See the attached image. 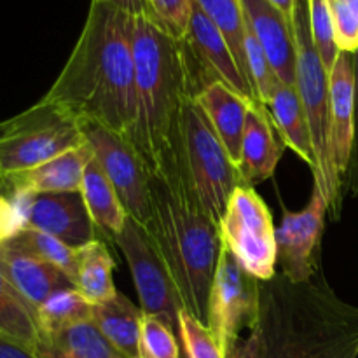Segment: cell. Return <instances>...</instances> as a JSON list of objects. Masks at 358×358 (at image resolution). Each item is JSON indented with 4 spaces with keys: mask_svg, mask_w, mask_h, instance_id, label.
I'll use <instances>...</instances> for the list:
<instances>
[{
    "mask_svg": "<svg viewBox=\"0 0 358 358\" xmlns=\"http://www.w3.org/2000/svg\"><path fill=\"white\" fill-rule=\"evenodd\" d=\"M133 20L108 3L91 2L76 48L42 100L129 140L136 119Z\"/></svg>",
    "mask_w": 358,
    "mask_h": 358,
    "instance_id": "6da1fadb",
    "label": "cell"
},
{
    "mask_svg": "<svg viewBox=\"0 0 358 358\" xmlns=\"http://www.w3.org/2000/svg\"><path fill=\"white\" fill-rule=\"evenodd\" d=\"M233 358H358V308L343 303L322 269L304 283L261 282V313Z\"/></svg>",
    "mask_w": 358,
    "mask_h": 358,
    "instance_id": "7a4b0ae2",
    "label": "cell"
},
{
    "mask_svg": "<svg viewBox=\"0 0 358 358\" xmlns=\"http://www.w3.org/2000/svg\"><path fill=\"white\" fill-rule=\"evenodd\" d=\"M136 119L129 142L149 173L175 159L182 105L215 80L185 41H177L145 16L133 20Z\"/></svg>",
    "mask_w": 358,
    "mask_h": 358,
    "instance_id": "3957f363",
    "label": "cell"
},
{
    "mask_svg": "<svg viewBox=\"0 0 358 358\" xmlns=\"http://www.w3.org/2000/svg\"><path fill=\"white\" fill-rule=\"evenodd\" d=\"M149 233L170 275L180 310L199 322L208 320V301L219 262V224L213 222L189 191L177 157L163 170L149 173Z\"/></svg>",
    "mask_w": 358,
    "mask_h": 358,
    "instance_id": "277c9868",
    "label": "cell"
},
{
    "mask_svg": "<svg viewBox=\"0 0 358 358\" xmlns=\"http://www.w3.org/2000/svg\"><path fill=\"white\" fill-rule=\"evenodd\" d=\"M294 41H296V91L303 103L313 143L315 163L313 180L318 182L329 201V212L334 219L341 213V177L336 170L331 135V86L329 72L315 48L310 23V2L297 0L292 16Z\"/></svg>",
    "mask_w": 358,
    "mask_h": 358,
    "instance_id": "5b68a950",
    "label": "cell"
},
{
    "mask_svg": "<svg viewBox=\"0 0 358 358\" xmlns=\"http://www.w3.org/2000/svg\"><path fill=\"white\" fill-rule=\"evenodd\" d=\"M175 157L189 191L215 224L240 185L238 168L196 98L182 105Z\"/></svg>",
    "mask_w": 358,
    "mask_h": 358,
    "instance_id": "8992f818",
    "label": "cell"
},
{
    "mask_svg": "<svg viewBox=\"0 0 358 358\" xmlns=\"http://www.w3.org/2000/svg\"><path fill=\"white\" fill-rule=\"evenodd\" d=\"M84 142L79 121L56 105L38 100L0 122V177L30 170Z\"/></svg>",
    "mask_w": 358,
    "mask_h": 358,
    "instance_id": "52a82bcc",
    "label": "cell"
},
{
    "mask_svg": "<svg viewBox=\"0 0 358 358\" xmlns=\"http://www.w3.org/2000/svg\"><path fill=\"white\" fill-rule=\"evenodd\" d=\"M220 241L259 282L276 275V229L254 187L238 185L219 222Z\"/></svg>",
    "mask_w": 358,
    "mask_h": 358,
    "instance_id": "ba28073f",
    "label": "cell"
},
{
    "mask_svg": "<svg viewBox=\"0 0 358 358\" xmlns=\"http://www.w3.org/2000/svg\"><path fill=\"white\" fill-rule=\"evenodd\" d=\"M261 313V282L222 245L208 301L206 325L224 358H233L243 331L255 327Z\"/></svg>",
    "mask_w": 358,
    "mask_h": 358,
    "instance_id": "9c48e42d",
    "label": "cell"
},
{
    "mask_svg": "<svg viewBox=\"0 0 358 358\" xmlns=\"http://www.w3.org/2000/svg\"><path fill=\"white\" fill-rule=\"evenodd\" d=\"M84 140L114 185L128 217L142 227L150 220L149 171L128 138L100 124L80 122Z\"/></svg>",
    "mask_w": 358,
    "mask_h": 358,
    "instance_id": "30bf717a",
    "label": "cell"
},
{
    "mask_svg": "<svg viewBox=\"0 0 358 358\" xmlns=\"http://www.w3.org/2000/svg\"><path fill=\"white\" fill-rule=\"evenodd\" d=\"M112 241L128 262L143 313L163 318L178 332L180 304L177 292L145 227L128 217L122 231Z\"/></svg>",
    "mask_w": 358,
    "mask_h": 358,
    "instance_id": "8fae6325",
    "label": "cell"
},
{
    "mask_svg": "<svg viewBox=\"0 0 358 358\" xmlns=\"http://www.w3.org/2000/svg\"><path fill=\"white\" fill-rule=\"evenodd\" d=\"M329 201L320 184L313 182V192L306 208L285 212L276 231V266L280 275L292 283H304L320 271V248Z\"/></svg>",
    "mask_w": 358,
    "mask_h": 358,
    "instance_id": "7c38bea8",
    "label": "cell"
},
{
    "mask_svg": "<svg viewBox=\"0 0 358 358\" xmlns=\"http://www.w3.org/2000/svg\"><path fill=\"white\" fill-rule=\"evenodd\" d=\"M21 219V229L42 231L72 248L91 243L94 224L80 192H45V194L9 196Z\"/></svg>",
    "mask_w": 358,
    "mask_h": 358,
    "instance_id": "4fadbf2b",
    "label": "cell"
},
{
    "mask_svg": "<svg viewBox=\"0 0 358 358\" xmlns=\"http://www.w3.org/2000/svg\"><path fill=\"white\" fill-rule=\"evenodd\" d=\"M185 42L189 44L191 51L194 52L198 62L203 65V69L210 73V77L215 83L220 80V83L233 87L243 98H247L248 101L259 103L254 90L248 84V80L245 79L243 72H241L240 65H238L236 58H234L233 51L227 44L226 37L220 34L219 28L199 9L196 2Z\"/></svg>",
    "mask_w": 358,
    "mask_h": 358,
    "instance_id": "5bb4252c",
    "label": "cell"
},
{
    "mask_svg": "<svg viewBox=\"0 0 358 358\" xmlns=\"http://www.w3.org/2000/svg\"><path fill=\"white\" fill-rule=\"evenodd\" d=\"M247 27L264 49L273 70L285 86L296 87V41L292 21L268 0H241Z\"/></svg>",
    "mask_w": 358,
    "mask_h": 358,
    "instance_id": "9a60e30c",
    "label": "cell"
},
{
    "mask_svg": "<svg viewBox=\"0 0 358 358\" xmlns=\"http://www.w3.org/2000/svg\"><path fill=\"white\" fill-rule=\"evenodd\" d=\"M0 271L24 303L37 310L52 296L65 289H76L72 280L49 262L13 247L7 241L0 243Z\"/></svg>",
    "mask_w": 358,
    "mask_h": 358,
    "instance_id": "2e32d148",
    "label": "cell"
},
{
    "mask_svg": "<svg viewBox=\"0 0 358 358\" xmlns=\"http://www.w3.org/2000/svg\"><path fill=\"white\" fill-rule=\"evenodd\" d=\"M93 150L86 142L65 150L59 156L6 177L7 192L13 194H45V192H80L83 177Z\"/></svg>",
    "mask_w": 358,
    "mask_h": 358,
    "instance_id": "e0dca14e",
    "label": "cell"
},
{
    "mask_svg": "<svg viewBox=\"0 0 358 358\" xmlns=\"http://www.w3.org/2000/svg\"><path fill=\"white\" fill-rule=\"evenodd\" d=\"M282 152L283 145L276 140L268 108L261 103H252L247 112L240 159L236 163L240 185L255 187L271 178Z\"/></svg>",
    "mask_w": 358,
    "mask_h": 358,
    "instance_id": "ac0fdd59",
    "label": "cell"
},
{
    "mask_svg": "<svg viewBox=\"0 0 358 358\" xmlns=\"http://www.w3.org/2000/svg\"><path fill=\"white\" fill-rule=\"evenodd\" d=\"M331 86V135L336 170L341 177L348 171L353 145V119H355V66L352 52H339L334 69L329 72Z\"/></svg>",
    "mask_w": 358,
    "mask_h": 358,
    "instance_id": "d6986e66",
    "label": "cell"
},
{
    "mask_svg": "<svg viewBox=\"0 0 358 358\" xmlns=\"http://www.w3.org/2000/svg\"><path fill=\"white\" fill-rule=\"evenodd\" d=\"M199 107L208 117L217 136L224 143L234 163L240 159L241 140H243L247 112L254 101H248L227 84L212 83L196 96Z\"/></svg>",
    "mask_w": 358,
    "mask_h": 358,
    "instance_id": "ffe728a7",
    "label": "cell"
},
{
    "mask_svg": "<svg viewBox=\"0 0 358 358\" xmlns=\"http://www.w3.org/2000/svg\"><path fill=\"white\" fill-rule=\"evenodd\" d=\"M143 311L122 294L93 304V324L112 348L124 358H138Z\"/></svg>",
    "mask_w": 358,
    "mask_h": 358,
    "instance_id": "44dd1931",
    "label": "cell"
},
{
    "mask_svg": "<svg viewBox=\"0 0 358 358\" xmlns=\"http://www.w3.org/2000/svg\"><path fill=\"white\" fill-rule=\"evenodd\" d=\"M266 108L271 115L275 129H278L283 145L290 147L311 168V171H315L317 163H315L310 126L296 87L280 84L266 103Z\"/></svg>",
    "mask_w": 358,
    "mask_h": 358,
    "instance_id": "7402d4cb",
    "label": "cell"
},
{
    "mask_svg": "<svg viewBox=\"0 0 358 358\" xmlns=\"http://www.w3.org/2000/svg\"><path fill=\"white\" fill-rule=\"evenodd\" d=\"M80 194H83L94 227H100L114 240L124 227L128 213H126L114 185L110 184L94 156L91 157L86 171H84Z\"/></svg>",
    "mask_w": 358,
    "mask_h": 358,
    "instance_id": "603a6c76",
    "label": "cell"
},
{
    "mask_svg": "<svg viewBox=\"0 0 358 358\" xmlns=\"http://www.w3.org/2000/svg\"><path fill=\"white\" fill-rule=\"evenodd\" d=\"M35 355L38 358H124L112 348L93 322L42 334Z\"/></svg>",
    "mask_w": 358,
    "mask_h": 358,
    "instance_id": "cb8c5ba5",
    "label": "cell"
},
{
    "mask_svg": "<svg viewBox=\"0 0 358 358\" xmlns=\"http://www.w3.org/2000/svg\"><path fill=\"white\" fill-rule=\"evenodd\" d=\"M114 261L100 240L77 248L76 289L91 304L103 303L117 294L114 285Z\"/></svg>",
    "mask_w": 358,
    "mask_h": 358,
    "instance_id": "d4e9b609",
    "label": "cell"
},
{
    "mask_svg": "<svg viewBox=\"0 0 358 358\" xmlns=\"http://www.w3.org/2000/svg\"><path fill=\"white\" fill-rule=\"evenodd\" d=\"M0 339L16 343L35 353L41 331L34 310L13 289L0 271Z\"/></svg>",
    "mask_w": 358,
    "mask_h": 358,
    "instance_id": "484cf974",
    "label": "cell"
},
{
    "mask_svg": "<svg viewBox=\"0 0 358 358\" xmlns=\"http://www.w3.org/2000/svg\"><path fill=\"white\" fill-rule=\"evenodd\" d=\"M91 320H93V304L77 289H65L52 294L37 310V325L41 336Z\"/></svg>",
    "mask_w": 358,
    "mask_h": 358,
    "instance_id": "4316f807",
    "label": "cell"
},
{
    "mask_svg": "<svg viewBox=\"0 0 358 358\" xmlns=\"http://www.w3.org/2000/svg\"><path fill=\"white\" fill-rule=\"evenodd\" d=\"M7 243L58 268L59 271L65 273L72 280L73 287H76L77 248L69 247V245L63 243L58 238L51 236V234L30 229V227H23V229L17 231L13 238L7 240Z\"/></svg>",
    "mask_w": 358,
    "mask_h": 358,
    "instance_id": "83f0119b",
    "label": "cell"
},
{
    "mask_svg": "<svg viewBox=\"0 0 358 358\" xmlns=\"http://www.w3.org/2000/svg\"><path fill=\"white\" fill-rule=\"evenodd\" d=\"M199 9L212 20L226 37L245 79H247V63H245V37H247V20H245L241 0H194ZM248 80V79H247ZM250 84V83H248Z\"/></svg>",
    "mask_w": 358,
    "mask_h": 358,
    "instance_id": "f1b7e54d",
    "label": "cell"
},
{
    "mask_svg": "<svg viewBox=\"0 0 358 358\" xmlns=\"http://www.w3.org/2000/svg\"><path fill=\"white\" fill-rule=\"evenodd\" d=\"M245 63H247V79L254 90L255 98H257L259 103L266 107L276 87L283 83L278 79L264 49L261 48V44L248 27L247 37H245Z\"/></svg>",
    "mask_w": 358,
    "mask_h": 358,
    "instance_id": "f546056e",
    "label": "cell"
},
{
    "mask_svg": "<svg viewBox=\"0 0 358 358\" xmlns=\"http://www.w3.org/2000/svg\"><path fill=\"white\" fill-rule=\"evenodd\" d=\"M143 16L159 30L177 41H185L191 23L194 0H143Z\"/></svg>",
    "mask_w": 358,
    "mask_h": 358,
    "instance_id": "4dcf8cb0",
    "label": "cell"
},
{
    "mask_svg": "<svg viewBox=\"0 0 358 358\" xmlns=\"http://www.w3.org/2000/svg\"><path fill=\"white\" fill-rule=\"evenodd\" d=\"M138 358H180L175 331L163 318L143 313Z\"/></svg>",
    "mask_w": 358,
    "mask_h": 358,
    "instance_id": "1f68e13d",
    "label": "cell"
},
{
    "mask_svg": "<svg viewBox=\"0 0 358 358\" xmlns=\"http://www.w3.org/2000/svg\"><path fill=\"white\" fill-rule=\"evenodd\" d=\"M308 2H310V23L315 48L327 72H331L341 52L336 44L331 6H329V0H308Z\"/></svg>",
    "mask_w": 358,
    "mask_h": 358,
    "instance_id": "d6a6232c",
    "label": "cell"
},
{
    "mask_svg": "<svg viewBox=\"0 0 358 358\" xmlns=\"http://www.w3.org/2000/svg\"><path fill=\"white\" fill-rule=\"evenodd\" d=\"M178 334L187 358H224L222 350L208 325L199 322L185 310L178 311Z\"/></svg>",
    "mask_w": 358,
    "mask_h": 358,
    "instance_id": "836d02e7",
    "label": "cell"
},
{
    "mask_svg": "<svg viewBox=\"0 0 358 358\" xmlns=\"http://www.w3.org/2000/svg\"><path fill=\"white\" fill-rule=\"evenodd\" d=\"M336 44L341 52L358 51V0H329Z\"/></svg>",
    "mask_w": 358,
    "mask_h": 358,
    "instance_id": "e575fe53",
    "label": "cell"
},
{
    "mask_svg": "<svg viewBox=\"0 0 358 358\" xmlns=\"http://www.w3.org/2000/svg\"><path fill=\"white\" fill-rule=\"evenodd\" d=\"M353 66H355V119H353L352 156L345 177V192L358 198V51L353 55Z\"/></svg>",
    "mask_w": 358,
    "mask_h": 358,
    "instance_id": "d590c367",
    "label": "cell"
},
{
    "mask_svg": "<svg viewBox=\"0 0 358 358\" xmlns=\"http://www.w3.org/2000/svg\"><path fill=\"white\" fill-rule=\"evenodd\" d=\"M21 229V219L13 199L0 194V243L13 238Z\"/></svg>",
    "mask_w": 358,
    "mask_h": 358,
    "instance_id": "8d00e7d4",
    "label": "cell"
},
{
    "mask_svg": "<svg viewBox=\"0 0 358 358\" xmlns=\"http://www.w3.org/2000/svg\"><path fill=\"white\" fill-rule=\"evenodd\" d=\"M91 2L98 3H108V6L115 7V9L122 10V13L129 14V16H143L145 13V2L143 0H91Z\"/></svg>",
    "mask_w": 358,
    "mask_h": 358,
    "instance_id": "74e56055",
    "label": "cell"
},
{
    "mask_svg": "<svg viewBox=\"0 0 358 358\" xmlns=\"http://www.w3.org/2000/svg\"><path fill=\"white\" fill-rule=\"evenodd\" d=\"M0 358H38L34 352L16 345V343L0 339Z\"/></svg>",
    "mask_w": 358,
    "mask_h": 358,
    "instance_id": "f35d334b",
    "label": "cell"
},
{
    "mask_svg": "<svg viewBox=\"0 0 358 358\" xmlns=\"http://www.w3.org/2000/svg\"><path fill=\"white\" fill-rule=\"evenodd\" d=\"M268 2L271 3L273 7H276V9H278L280 13L287 17V20L292 21L294 9H296L297 0H268Z\"/></svg>",
    "mask_w": 358,
    "mask_h": 358,
    "instance_id": "ab89813d",
    "label": "cell"
},
{
    "mask_svg": "<svg viewBox=\"0 0 358 358\" xmlns=\"http://www.w3.org/2000/svg\"><path fill=\"white\" fill-rule=\"evenodd\" d=\"M0 194L9 196V192H7V184H6V180H3L2 177H0Z\"/></svg>",
    "mask_w": 358,
    "mask_h": 358,
    "instance_id": "60d3db41",
    "label": "cell"
}]
</instances>
